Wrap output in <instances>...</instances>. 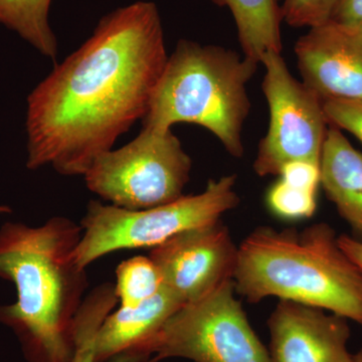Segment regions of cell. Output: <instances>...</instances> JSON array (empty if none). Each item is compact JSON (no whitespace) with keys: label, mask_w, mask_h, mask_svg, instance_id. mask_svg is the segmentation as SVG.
Returning a JSON list of instances; mask_svg holds the SVG:
<instances>
[{"label":"cell","mask_w":362,"mask_h":362,"mask_svg":"<svg viewBox=\"0 0 362 362\" xmlns=\"http://www.w3.org/2000/svg\"><path fill=\"white\" fill-rule=\"evenodd\" d=\"M168 56L151 1L119 7L54 66L28 98L26 168L85 175L98 156L143 120Z\"/></svg>","instance_id":"cell-1"},{"label":"cell","mask_w":362,"mask_h":362,"mask_svg":"<svg viewBox=\"0 0 362 362\" xmlns=\"http://www.w3.org/2000/svg\"><path fill=\"white\" fill-rule=\"evenodd\" d=\"M82 226L54 216L40 226L0 228V278L13 282L18 299L0 304V323L18 337L28 362H71L74 325L88 286L74 261Z\"/></svg>","instance_id":"cell-2"},{"label":"cell","mask_w":362,"mask_h":362,"mask_svg":"<svg viewBox=\"0 0 362 362\" xmlns=\"http://www.w3.org/2000/svg\"><path fill=\"white\" fill-rule=\"evenodd\" d=\"M233 283L251 303L277 297L362 327V269L343 251L328 223L302 230L259 226L240 243Z\"/></svg>","instance_id":"cell-3"},{"label":"cell","mask_w":362,"mask_h":362,"mask_svg":"<svg viewBox=\"0 0 362 362\" xmlns=\"http://www.w3.org/2000/svg\"><path fill=\"white\" fill-rule=\"evenodd\" d=\"M258 66L220 45L180 40L168 57L143 128L165 132L176 123L197 124L240 158L243 129L251 110L247 85Z\"/></svg>","instance_id":"cell-4"},{"label":"cell","mask_w":362,"mask_h":362,"mask_svg":"<svg viewBox=\"0 0 362 362\" xmlns=\"http://www.w3.org/2000/svg\"><path fill=\"white\" fill-rule=\"evenodd\" d=\"M237 175L211 180L202 194L183 195L177 201L151 209H121L90 201L81 221L83 235L74 261L81 269L123 250L156 247L192 228L220 221L221 216L239 206L235 190Z\"/></svg>","instance_id":"cell-5"},{"label":"cell","mask_w":362,"mask_h":362,"mask_svg":"<svg viewBox=\"0 0 362 362\" xmlns=\"http://www.w3.org/2000/svg\"><path fill=\"white\" fill-rule=\"evenodd\" d=\"M192 161L173 131L142 128L125 146L98 156L85 180L112 206L138 211L177 201L189 180Z\"/></svg>","instance_id":"cell-6"},{"label":"cell","mask_w":362,"mask_h":362,"mask_svg":"<svg viewBox=\"0 0 362 362\" xmlns=\"http://www.w3.org/2000/svg\"><path fill=\"white\" fill-rule=\"evenodd\" d=\"M235 293L233 280L226 281L199 301L181 307L149 345L148 362H272Z\"/></svg>","instance_id":"cell-7"},{"label":"cell","mask_w":362,"mask_h":362,"mask_svg":"<svg viewBox=\"0 0 362 362\" xmlns=\"http://www.w3.org/2000/svg\"><path fill=\"white\" fill-rule=\"evenodd\" d=\"M261 64L265 66L262 89L270 124L259 141L255 173L261 177L279 176L286 164L294 161L320 165L329 128L323 102L290 73L281 52H267Z\"/></svg>","instance_id":"cell-8"},{"label":"cell","mask_w":362,"mask_h":362,"mask_svg":"<svg viewBox=\"0 0 362 362\" xmlns=\"http://www.w3.org/2000/svg\"><path fill=\"white\" fill-rule=\"evenodd\" d=\"M239 247L221 221L185 230L150 252L162 285L183 304L194 303L233 280Z\"/></svg>","instance_id":"cell-9"},{"label":"cell","mask_w":362,"mask_h":362,"mask_svg":"<svg viewBox=\"0 0 362 362\" xmlns=\"http://www.w3.org/2000/svg\"><path fill=\"white\" fill-rule=\"evenodd\" d=\"M302 82L322 102L362 101V28L332 20L295 45Z\"/></svg>","instance_id":"cell-10"},{"label":"cell","mask_w":362,"mask_h":362,"mask_svg":"<svg viewBox=\"0 0 362 362\" xmlns=\"http://www.w3.org/2000/svg\"><path fill=\"white\" fill-rule=\"evenodd\" d=\"M280 300L268 320L272 362H352L349 320Z\"/></svg>","instance_id":"cell-11"},{"label":"cell","mask_w":362,"mask_h":362,"mask_svg":"<svg viewBox=\"0 0 362 362\" xmlns=\"http://www.w3.org/2000/svg\"><path fill=\"white\" fill-rule=\"evenodd\" d=\"M185 304L162 285L154 296L134 308L120 307L109 314L95 339V361L125 357L130 362H148L149 345L166 321Z\"/></svg>","instance_id":"cell-12"},{"label":"cell","mask_w":362,"mask_h":362,"mask_svg":"<svg viewBox=\"0 0 362 362\" xmlns=\"http://www.w3.org/2000/svg\"><path fill=\"white\" fill-rule=\"evenodd\" d=\"M320 185L349 226L351 237L362 243V153L332 125L321 154Z\"/></svg>","instance_id":"cell-13"},{"label":"cell","mask_w":362,"mask_h":362,"mask_svg":"<svg viewBox=\"0 0 362 362\" xmlns=\"http://www.w3.org/2000/svg\"><path fill=\"white\" fill-rule=\"evenodd\" d=\"M228 7L238 28L243 56L261 64L269 52H282V11L277 0H211Z\"/></svg>","instance_id":"cell-14"},{"label":"cell","mask_w":362,"mask_h":362,"mask_svg":"<svg viewBox=\"0 0 362 362\" xmlns=\"http://www.w3.org/2000/svg\"><path fill=\"white\" fill-rule=\"evenodd\" d=\"M52 0H0V25L18 33L42 56H58V40L49 25Z\"/></svg>","instance_id":"cell-15"},{"label":"cell","mask_w":362,"mask_h":362,"mask_svg":"<svg viewBox=\"0 0 362 362\" xmlns=\"http://www.w3.org/2000/svg\"><path fill=\"white\" fill-rule=\"evenodd\" d=\"M117 302L115 286L111 283L100 285L85 298L74 325V354L71 362H96L94 345L98 330ZM108 362L130 361L125 357H116Z\"/></svg>","instance_id":"cell-16"},{"label":"cell","mask_w":362,"mask_h":362,"mask_svg":"<svg viewBox=\"0 0 362 362\" xmlns=\"http://www.w3.org/2000/svg\"><path fill=\"white\" fill-rule=\"evenodd\" d=\"M114 286L121 307L134 308L161 289L162 279L149 257L137 256L118 266Z\"/></svg>","instance_id":"cell-17"},{"label":"cell","mask_w":362,"mask_h":362,"mask_svg":"<svg viewBox=\"0 0 362 362\" xmlns=\"http://www.w3.org/2000/svg\"><path fill=\"white\" fill-rule=\"evenodd\" d=\"M316 194L280 180L269 190L267 202L271 211L280 218L300 220L311 218L315 214Z\"/></svg>","instance_id":"cell-18"},{"label":"cell","mask_w":362,"mask_h":362,"mask_svg":"<svg viewBox=\"0 0 362 362\" xmlns=\"http://www.w3.org/2000/svg\"><path fill=\"white\" fill-rule=\"evenodd\" d=\"M340 0H284L283 21L294 28H313L330 21Z\"/></svg>","instance_id":"cell-19"},{"label":"cell","mask_w":362,"mask_h":362,"mask_svg":"<svg viewBox=\"0 0 362 362\" xmlns=\"http://www.w3.org/2000/svg\"><path fill=\"white\" fill-rule=\"evenodd\" d=\"M329 125L356 136L362 143V101L331 100L323 102Z\"/></svg>","instance_id":"cell-20"},{"label":"cell","mask_w":362,"mask_h":362,"mask_svg":"<svg viewBox=\"0 0 362 362\" xmlns=\"http://www.w3.org/2000/svg\"><path fill=\"white\" fill-rule=\"evenodd\" d=\"M279 176L293 187L317 192L320 185V165L307 161L290 162L282 168Z\"/></svg>","instance_id":"cell-21"},{"label":"cell","mask_w":362,"mask_h":362,"mask_svg":"<svg viewBox=\"0 0 362 362\" xmlns=\"http://www.w3.org/2000/svg\"><path fill=\"white\" fill-rule=\"evenodd\" d=\"M330 20L362 28V0H340Z\"/></svg>","instance_id":"cell-22"},{"label":"cell","mask_w":362,"mask_h":362,"mask_svg":"<svg viewBox=\"0 0 362 362\" xmlns=\"http://www.w3.org/2000/svg\"><path fill=\"white\" fill-rule=\"evenodd\" d=\"M338 243L349 258L362 269V243L349 235H338Z\"/></svg>","instance_id":"cell-23"},{"label":"cell","mask_w":362,"mask_h":362,"mask_svg":"<svg viewBox=\"0 0 362 362\" xmlns=\"http://www.w3.org/2000/svg\"><path fill=\"white\" fill-rule=\"evenodd\" d=\"M352 362H362V347L352 357Z\"/></svg>","instance_id":"cell-24"},{"label":"cell","mask_w":362,"mask_h":362,"mask_svg":"<svg viewBox=\"0 0 362 362\" xmlns=\"http://www.w3.org/2000/svg\"><path fill=\"white\" fill-rule=\"evenodd\" d=\"M11 213V209L9 206H1L0 204V214H8Z\"/></svg>","instance_id":"cell-25"}]
</instances>
